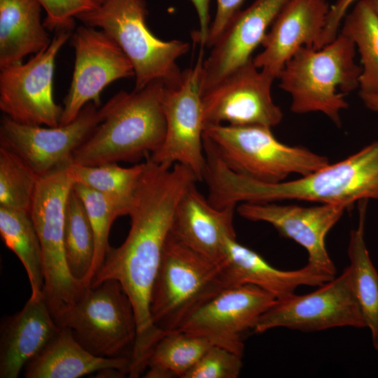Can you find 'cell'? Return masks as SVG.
Returning a JSON list of instances; mask_svg holds the SVG:
<instances>
[{
    "instance_id": "6da1fadb",
    "label": "cell",
    "mask_w": 378,
    "mask_h": 378,
    "mask_svg": "<svg viewBox=\"0 0 378 378\" xmlns=\"http://www.w3.org/2000/svg\"><path fill=\"white\" fill-rule=\"evenodd\" d=\"M197 181L193 172L181 164L165 167L146 160L127 214L130 217L128 234L120 246L110 247L89 286L116 280L130 298L136 321L131 357L135 369L145 366L152 348L164 334L151 318L152 289L178 204Z\"/></svg>"
},
{
    "instance_id": "7a4b0ae2",
    "label": "cell",
    "mask_w": 378,
    "mask_h": 378,
    "mask_svg": "<svg viewBox=\"0 0 378 378\" xmlns=\"http://www.w3.org/2000/svg\"><path fill=\"white\" fill-rule=\"evenodd\" d=\"M205 181L207 199L217 208L292 200L351 206L361 200H378V140L338 162L295 180L275 183L239 175L216 158L208 165Z\"/></svg>"
},
{
    "instance_id": "3957f363",
    "label": "cell",
    "mask_w": 378,
    "mask_h": 378,
    "mask_svg": "<svg viewBox=\"0 0 378 378\" xmlns=\"http://www.w3.org/2000/svg\"><path fill=\"white\" fill-rule=\"evenodd\" d=\"M165 84L154 80L139 90H121L102 108L101 122L74 151L73 164L97 165L146 159L166 132Z\"/></svg>"
},
{
    "instance_id": "277c9868",
    "label": "cell",
    "mask_w": 378,
    "mask_h": 378,
    "mask_svg": "<svg viewBox=\"0 0 378 378\" xmlns=\"http://www.w3.org/2000/svg\"><path fill=\"white\" fill-rule=\"evenodd\" d=\"M356 46L342 32L319 48L302 47L279 73V87L291 97L290 110L298 114L321 112L340 127L344 95L358 88L361 67L355 61Z\"/></svg>"
},
{
    "instance_id": "5b68a950",
    "label": "cell",
    "mask_w": 378,
    "mask_h": 378,
    "mask_svg": "<svg viewBox=\"0 0 378 378\" xmlns=\"http://www.w3.org/2000/svg\"><path fill=\"white\" fill-rule=\"evenodd\" d=\"M147 13L145 0H105L76 18L85 26L99 28L119 46L133 66L135 90L154 80L177 83L183 71L177 60L190 48L183 41L155 36L146 24Z\"/></svg>"
},
{
    "instance_id": "8992f818",
    "label": "cell",
    "mask_w": 378,
    "mask_h": 378,
    "mask_svg": "<svg viewBox=\"0 0 378 378\" xmlns=\"http://www.w3.org/2000/svg\"><path fill=\"white\" fill-rule=\"evenodd\" d=\"M204 138L230 169L260 182L279 183L293 174L305 176L330 163L307 148L280 142L265 126L209 125L204 129Z\"/></svg>"
},
{
    "instance_id": "52a82bcc",
    "label": "cell",
    "mask_w": 378,
    "mask_h": 378,
    "mask_svg": "<svg viewBox=\"0 0 378 378\" xmlns=\"http://www.w3.org/2000/svg\"><path fill=\"white\" fill-rule=\"evenodd\" d=\"M225 288L222 263L202 256L170 232L151 293L154 326L162 332L178 329Z\"/></svg>"
},
{
    "instance_id": "ba28073f",
    "label": "cell",
    "mask_w": 378,
    "mask_h": 378,
    "mask_svg": "<svg viewBox=\"0 0 378 378\" xmlns=\"http://www.w3.org/2000/svg\"><path fill=\"white\" fill-rule=\"evenodd\" d=\"M74 183L69 167L39 176L29 211L41 248L43 295L55 321L85 288L71 274L64 251L66 207Z\"/></svg>"
},
{
    "instance_id": "9c48e42d",
    "label": "cell",
    "mask_w": 378,
    "mask_h": 378,
    "mask_svg": "<svg viewBox=\"0 0 378 378\" xmlns=\"http://www.w3.org/2000/svg\"><path fill=\"white\" fill-rule=\"evenodd\" d=\"M56 323L69 328L91 354L105 358L126 356L131 360L136 321L131 301L118 281L85 287Z\"/></svg>"
},
{
    "instance_id": "30bf717a",
    "label": "cell",
    "mask_w": 378,
    "mask_h": 378,
    "mask_svg": "<svg viewBox=\"0 0 378 378\" xmlns=\"http://www.w3.org/2000/svg\"><path fill=\"white\" fill-rule=\"evenodd\" d=\"M203 50L194 66L182 71L180 80L165 85L163 106L166 132L160 147L146 160L165 167L181 164L199 181L206 168L201 78Z\"/></svg>"
},
{
    "instance_id": "8fae6325",
    "label": "cell",
    "mask_w": 378,
    "mask_h": 378,
    "mask_svg": "<svg viewBox=\"0 0 378 378\" xmlns=\"http://www.w3.org/2000/svg\"><path fill=\"white\" fill-rule=\"evenodd\" d=\"M71 31H55L45 50L24 64L0 69V109L5 115L27 125H59L63 107L53 97L55 62Z\"/></svg>"
},
{
    "instance_id": "7c38bea8",
    "label": "cell",
    "mask_w": 378,
    "mask_h": 378,
    "mask_svg": "<svg viewBox=\"0 0 378 378\" xmlns=\"http://www.w3.org/2000/svg\"><path fill=\"white\" fill-rule=\"evenodd\" d=\"M344 326L366 327L354 293L349 267L339 276L310 293H293L276 299L260 317L253 331L258 334L286 328L311 332Z\"/></svg>"
},
{
    "instance_id": "4fadbf2b",
    "label": "cell",
    "mask_w": 378,
    "mask_h": 378,
    "mask_svg": "<svg viewBox=\"0 0 378 378\" xmlns=\"http://www.w3.org/2000/svg\"><path fill=\"white\" fill-rule=\"evenodd\" d=\"M276 77L250 59L202 93L204 127L209 125H260L273 127L283 118L273 101Z\"/></svg>"
},
{
    "instance_id": "5bb4252c",
    "label": "cell",
    "mask_w": 378,
    "mask_h": 378,
    "mask_svg": "<svg viewBox=\"0 0 378 378\" xmlns=\"http://www.w3.org/2000/svg\"><path fill=\"white\" fill-rule=\"evenodd\" d=\"M71 42L75 52L74 68L64 99L61 125L73 121L89 103L99 108L100 94L107 85L134 76L127 57L102 30L83 24L71 35Z\"/></svg>"
},
{
    "instance_id": "9a60e30c",
    "label": "cell",
    "mask_w": 378,
    "mask_h": 378,
    "mask_svg": "<svg viewBox=\"0 0 378 378\" xmlns=\"http://www.w3.org/2000/svg\"><path fill=\"white\" fill-rule=\"evenodd\" d=\"M100 109L84 106L71 122L57 127L27 125L4 115L0 145L20 157L38 176L73 164L74 151L101 122Z\"/></svg>"
},
{
    "instance_id": "2e32d148",
    "label": "cell",
    "mask_w": 378,
    "mask_h": 378,
    "mask_svg": "<svg viewBox=\"0 0 378 378\" xmlns=\"http://www.w3.org/2000/svg\"><path fill=\"white\" fill-rule=\"evenodd\" d=\"M270 292L252 284L227 287L192 312L176 330L208 339L243 356L241 336L253 330L276 302Z\"/></svg>"
},
{
    "instance_id": "e0dca14e",
    "label": "cell",
    "mask_w": 378,
    "mask_h": 378,
    "mask_svg": "<svg viewBox=\"0 0 378 378\" xmlns=\"http://www.w3.org/2000/svg\"><path fill=\"white\" fill-rule=\"evenodd\" d=\"M349 206L319 204L303 206L270 202H242L237 213L251 221L272 225L280 235L293 240L308 253L307 265L335 276L336 267L326 247V237Z\"/></svg>"
},
{
    "instance_id": "ac0fdd59",
    "label": "cell",
    "mask_w": 378,
    "mask_h": 378,
    "mask_svg": "<svg viewBox=\"0 0 378 378\" xmlns=\"http://www.w3.org/2000/svg\"><path fill=\"white\" fill-rule=\"evenodd\" d=\"M288 0H255L239 10L211 46L202 69V93L250 59Z\"/></svg>"
},
{
    "instance_id": "d6986e66",
    "label": "cell",
    "mask_w": 378,
    "mask_h": 378,
    "mask_svg": "<svg viewBox=\"0 0 378 378\" xmlns=\"http://www.w3.org/2000/svg\"><path fill=\"white\" fill-rule=\"evenodd\" d=\"M330 6L326 0H288L267 32L253 62L276 78L301 48H317Z\"/></svg>"
},
{
    "instance_id": "ffe728a7",
    "label": "cell",
    "mask_w": 378,
    "mask_h": 378,
    "mask_svg": "<svg viewBox=\"0 0 378 378\" xmlns=\"http://www.w3.org/2000/svg\"><path fill=\"white\" fill-rule=\"evenodd\" d=\"M236 208L214 206L193 184L178 204L171 232L202 256L220 263L226 239L236 237L233 225Z\"/></svg>"
},
{
    "instance_id": "44dd1931",
    "label": "cell",
    "mask_w": 378,
    "mask_h": 378,
    "mask_svg": "<svg viewBox=\"0 0 378 378\" xmlns=\"http://www.w3.org/2000/svg\"><path fill=\"white\" fill-rule=\"evenodd\" d=\"M221 263L225 288L252 284L270 292L276 299L294 293L299 286H319L335 277L307 264L296 270L276 269L232 237L225 240Z\"/></svg>"
},
{
    "instance_id": "7402d4cb",
    "label": "cell",
    "mask_w": 378,
    "mask_h": 378,
    "mask_svg": "<svg viewBox=\"0 0 378 378\" xmlns=\"http://www.w3.org/2000/svg\"><path fill=\"white\" fill-rule=\"evenodd\" d=\"M60 330L44 296L29 298L20 312L1 325L0 377L17 378Z\"/></svg>"
},
{
    "instance_id": "603a6c76",
    "label": "cell",
    "mask_w": 378,
    "mask_h": 378,
    "mask_svg": "<svg viewBox=\"0 0 378 378\" xmlns=\"http://www.w3.org/2000/svg\"><path fill=\"white\" fill-rule=\"evenodd\" d=\"M130 358L95 356L83 347L71 330L59 333L24 368L26 378H78L95 372H118L128 375Z\"/></svg>"
},
{
    "instance_id": "cb8c5ba5",
    "label": "cell",
    "mask_w": 378,
    "mask_h": 378,
    "mask_svg": "<svg viewBox=\"0 0 378 378\" xmlns=\"http://www.w3.org/2000/svg\"><path fill=\"white\" fill-rule=\"evenodd\" d=\"M37 0H0V69L22 63L50 44Z\"/></svg>"
},
{
    "instance_id": "d4e9b609",
    "label": "cell",
    "mask_w": 378,
    "mask_h": 378,
    "mask_svg": "<svg viewBox=\"0 0 378 378\" xmlns=\"http://www.w3.org/2000/svg\"><path fill=\"white\" fill-rule=\"evenodd\" d=\"M368 200L358 202V225L350 232L347 253L354 293L372 346L378 350V272L370 258L365 241V221Z\"/></svg>"
},
{
    "instance_id": "484cf974",
    "label": "cell",
    "mask_w": 378,
    "mask_h": 378,
    "mask_svg": "<svg viewBox=\"0 0 378 378\" xmlns=\"http://www.w3.org/2000/svg\"><path fill=\"white\" fill-rule=\"evenodd\" d=\"M213 345L204 337L181 330L166 332L148 355L144 377L184 378Z\"/></svg>"
},
{
    "instance_id": "4316f807",
    "label": "cell",
    "mask_w": 378,
    "mask_h": 378,
    "mask_svg": "<svg viewBox=\"0 0 378 378\" xmlns=\"http://www.w3.org/2000/svg\"><path fill=\"white\" fill-rule=\"evenodd\" d=\"M0 234L26 270L31 291L30 298L43 297L42 252L29 213L0 206Z\"/></svg>"
},
{
    "instance_id": "83f0119b",
    "label": "cell",
    "mask_w": 378,
    "mask_h": 378,
    "mask_svg": "<svg viewBox=\"0 0 378 378\" xmlns=\"http://www.w3.org/2000/svg\"><path fill=\"white\" fill-rule=\"evenodd\" d=\"M341 32L352 39L360 54L359 92L378 94V18L369 0L354 4Z\"/></svg>"
},
{
    "instance_id": "f1b7e54d",
    "label": "cell",
    "mask_w": 378,
    "mask_h": 378,
    "mask_svg": "<svg viewBox=\"0 0 378 378\" xmlns=\"http://www.w3.org/2000/svg\"><path fill=\"white\" fill-rule=\"evenodd\" d=\"M145 167L146 162L130 167H122L118 162L90 166L72 164L69 171L74 183L100 192L127 215Z\"/></svg>"
},
{
    "instance_id": "f546056e",
    "label": "cell",
    "mask_w": 378,
    "mask_h": 378,
    "mask_svg": "<svg viewBox=\"0 0 378 378\" xmlns=\"http://www.w3.org/2000/svg\"><path fill=\"white\" fill-rule=\"evenodd\" d=\"M64 244L69 272L85 287L94 260V237L83 203L74 189L66 202Z\"/></svg>"
},
{
    "instance_id": "4dcf8cb0",
    "label": "cell",
    "mask_w": 378,
    "mask_h": 378,
    "mask_svg": "<svg viewBox=\"0 0 378 378\" xmlns=\"http://www.w3.org/2000/svg\"><path fill=\"white\" fill-rule=\"evenodd\" d=\"M39 176L15 153L0 145V206L29 213Z\"/></svg>"
},
{
    "instance_id": "1f68e13d",
    "label": "cell",
    "mask_w": 378,
    "mask_h": 378,
    "mask_svg": "<svg viewBox=\"0 0 378 378\" xmlns=\"http://www.w3.org/2000/svg\"><path fill=\"white\" fill-rule=\"evenodd\" d=\"M73 189L83 203L94 237V256L85 283V287H88L100 269L111 247L108 237L113 222L117 217L125 214L113 201L85 186L74 183Z\"/></svg>"
},
{
    "instance_id": "d6a6232c",
    "label": "cell",
    "mask_w": 378,
    "mask_h": 378,
    "mask_svg": "<svg viewBox=\"0 0 378 378\" xmlns=\"http://www.w3.org/2000/svg\"><path fill=\"white\" fill-rule=\"evenodd\" d=\"M242 356L213 345L189 370L184 378H237L242 368Z\"/></svg>"
},
{
    "instance_id": "836d02e7",
    "label": "cell",
    "mask_w": 378,
    "mask_h": 378,
    "mask_svg": "<svg viewBox=\"0 0 378 378\" xmlns=\"http://www.w3.org/2000/svg\"><path fill=\"white\" fill-rule=\"evenodd\" d=\"M37 1L46 13L43 25L50 31H72L75 27V19L78 15L93 10L100 4L97 0Z\"/></svg>"
},
{
    "instance_id": "e575fe53",
    "label": "cell",
    "mask_w": 378,
    "mask_h": 378,
    "mask_svg": "<svg viewBox=\"0 0 378 378\" xmlns=\"http://www.w3.org/2000/svg\"><path fill=\"white\" fill-rule=\"evenodd\" d=\"M217 8L210 24L206 47H211L232 18L240 10L244 0H216Z\"/></svg>"
},
{
    "instance_id": "d590c367",
    "label": "cell",
    "mask_w": 378,
    "mask_h": 378,
    "mask_svg": "<svg viewBox=\"0 0 378 378\" xmlns=\"http://www.w3.org/2000/svg\"><path fill=\"white\" fill-rule=\"evenodd\" d=\"M358 0H336L330 7L326 24L318 41L317 48H319L331 41L338 35L341 23L349 8Z\"/></svg>"
},
{
    "instance_id": "8d00e7d4",
    "label": "cell",
    "mask_w": 378,
    "mask_h": 378,
    "mask_svg": "<svg viewBox=\"0 0 378 378\" xmlns=\"http://www.w3.org/2000/svg\"><path fill=\"white\" fill-rule=\"evenodd\" d=\"M198 16L199 30L194 32L192 38L203 48L206 46L210 27L209 3L210 0H190Z\"/></svg>"
},
{
    "instance_id": "74e56055",
    "label": "cell",
    "mask_w": 378,
    "mask_h": 378,
    "mask_svg": "<svg viewBox=\"0 0 378 378\" xmlns=\"http://www.w3.org/2000/svg\"><path fill=\"white\" fill-rule=\"evenodd\" d=\"M359 96L368 108L378 112V94L359 92Z\"/></svg>"
},
{
    "instance_id": "f35d334b",
    "label": "cell",
    "mask_w": 378,
    "mask_h": 378,
    "mask_svg": "<svg viewBox=\"0 0 378 378\" xmlns=\"http://www.w3.org/2000/svg\"><path fill=\"white\" fill-rule=\"evenodd\" d=\"M369 1L378 18V0H369Z\"/></svg>"
},
{
    "instance_id": "ab89813d",
    "label": "cell",
    "mask_w": 378,
    "mask_h": 378,
    "mask_svg": "<svg viewBox=\"0 0 378 378\" xmlns=\"http://www.w3.org/2000/svg\"><path fill=\"white\" fill-rule=\"evenodd\" d=\"M99 4H102L105 0H97Z\"/></svg>"
}]
</instances>
